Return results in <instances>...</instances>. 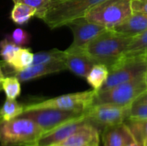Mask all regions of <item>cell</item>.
Returning <instances> with one entry per match:
<instances>
[{"instance_id": "1", "label": "cell", "mask_w": 147, "mask_h": 146, "mask_svg": "<svg viewBox=\"0 0 147 146\" xmlns=\"http://www.w3.org/2000/svg\"><path fill=\"white\" fill-rule=\"evenodd\" d=\"M133 38L112 29H106L90 42L85 51L96 63L109 68L122 58Z\"/></svg>"}, {"instance_id": "2", "label": "cell", "mask_w": 147, "mask_h": 146, "mask_svg": "<svg viewBox=\"0 0 147 146\" xmlns=\"http://www.w3.org/2000/svg\"><path fill=\"white\" fill-rule=\"evenodd\" d=\"M104 0H51L41 20L51 28L66 26Z\"/></svg>"}, {"instance_id": "3", "label": "cell", "mask_w": 147, "mask_h": 146, "mask_svg": "<svg viewBox=\"0 0 147 146\" xmlns=\"http://www.w3.org/2000/svg\"><path fill=\"white\" fill-rule=\"evenodd\" d=\"M43 134V130L28 118L17 117L11 120L0 121L2 146H37Z\"/></svg>"}, {"instance_id": "4", "label": "cell", "mask_w": 147, "mask_h": 146, "mask_svg": "<svg viewBox=\"0 0 147 146\" xmlns=\"http://www.w3.org/2000/svg\"><path fill=\"white\" fill-rule=\"evenodd\" d=\"M131 3L132 0H104L90 9L84 17L90 22L112 29L131 15Z\"/></svg>"}, {"instance_id": "5", "label": "cell", "mask_w": 147, "mask_h": 146, "mask_svg": "<svg viewBox=\"0 0 147 146\" xmlns=\"http://www.w3.org/2000/svg\"><path fill=\"white\" fill-rule=\"evenodd\" d=\"M146 89L145 75H143L129 82L116 85L111 89L103 91H97L93 105L111 103L119 106H131Z\"/></svg>"}, {"instance_id": "6", "label": "cell", "mask_w": 147, "mask_h": 146, "mask_svg": "<svg viewBox=\"0 0 147 146\" xmlns=\"http://www.w3.org/2000/svg\"><path fill=\"white\" fill-rule=\"evenodd\" d=\"M96 94V91L91 89L62 95L54 98L24 105V111L35 108H57L66 111L86 112L93 105Z\"/></svg>"}, {"instance_id": "7", "label": "cell", "mask_w": 147, "mask_h": 146, "mask_svg": "<svg viewBox=\"0 0 147 146\" xmlns=\"http://www.w3.org/2000/svg\"><path fill=\"white\" fill-rule=\"evenodd\" d=\"M109 70L108 79L99 91L111 89L145 75L147 70V58L144 56L121 58L115 65L109 67Z\"/></svg>"}, {"instance_id": "8", "label": "cell", "mask_w": 147, "mask_h": 146, "mask_svg": "<svg viewBox=\"0 0 147 146\" xmlns=\"http://www.w3.org/2000/svg\"><path fill=\"white\" fill-rule=\"evenodd\" d=\"M84 114L85 112L66 111L57 108H35L24 111L19 117L28 118L34 120L45 133L64 123L78 119Z\"/></svg>"}, {"instance_id": "9", "label": "cell", "mask_w": 147, "mask_h": 146, "mask_svg": "<svg viewBox=\"0 0 147 146\" xmlns=\"http://www.w3.org/2000/svg\"><path fill=\"white\" fill-rule=\"evenodd\" d=\"M130 107L111 103L94 104L86 110L85 115L91 124L105 128L125 122L129 117Z\"/></svg>"}, {"instance_id": "10", "label": "cell", "mask_w": 147, "mask_h": 146, "mask_svg": "<svg viewBox=\"0 0 147 146\" xmlns=\"http://www.w3.org/2000/svg\"><path fill=\"white\" fill-rule=\"evenodd\" d=\"M73 34V41L68 48L85 49L86 46L96 37L104 32L105 27L88 21L85 17H81L71 21L67 25Z\"/></svg>"}, {"instance_id": "11", "label": "cell", "mask_w": 147, "mask_h": 146, "mask_svg": "<svg viewBox=\"0 0 147 146\" xmlns=\"http://www.w3.org/2000/svg\"><path fill=\"white\" fill-rule=\"evenodd\" d=\"M65 52L64 63L66 69L76 76L86 79L90 71L96 64V61L86 52L85 49L67 48Z\"/></svg>"}, {"instance_id": "12", "label": "cell", "mask_w": 147, "mask_h": 146, "mask_svg": "<svg viewBox=\"0 0 147 146\" xmlns=\"http://www.w3.org/2000/svg\"><path fill=\"white\" fill-rule=\"evenodd\" d=\"M89 120L84 114V116L70 120L66 123H64L58 127L45 133L41 138L40 139L37 146H53L68 137H70L71 134H73L78 129H79L83 125L87 123Z\"/></svg>"}, {"instance_id": "13", "label": "cell", "mask_w": 147, "mask_h": 146, "mask_svg": "<svg viewBox=\"0 0 147 146\" xmlns=\"http://www.w3.org/2000/svg\"><path fill=\"white\" fill-rule=\"evenodd\" d=\"M100 133L97 126L90 121L83 125L73 134L53 146H99Z\"/></svg>"}, {"instance_id": "14", "label": "cell", "mask_w": 147, "mask_h": 146, "mask_svg": "<svg viewBox=\"0 0 147 146\" xmlns=\"http://www.w3.org/2000/svg\"><path fill=\"white\" fill-rule=\"evenodd\" d=\"M65 70H67L65 63L62 61H58V62L31 65L22 71H15L14 76H16L20 80V82H27L47 75L58 73Z\"/></svg>"}, {"instance_id": "15", "label": "cell", "mask_w": 147, "mask_h": 146, "mask_svg": "<svg viewBox=\"0 0 147 146\" xmlns=\"http://www.w3.org/2000/svg\"><path fill=\"white\" fill-rule=\"evenodd\" d=\"M135 139L125 122L103 128L102 146H127Z\"/></svg>"}, {"instance_id": "16", "label": "cell", "mask_w": 147, "mask_h": 146, "mask_svg": "<svg viewBox=\"0 0 147 146\" xmlns=\"http://www.w3.org/2000/svg\"><path fill=\"white\" fill-rule=\"evenodd\" d=\"M112 30L134 37L147 30V14L141 12H133L122 23L112 28Z\"/></svg>"}, {"instance_id": "17", "label": "cell", "mask_w": 147, "mask_h": 146, "mask_svg": "<svg viewBox=\"0 0 147 146\" xmlns=\"http://www.w3.org/2000/svg\"><path fill=\"white\" fill-rule=\"evenodd\" d=\"M109 74V70L107 65L96 63L90 71L86 77V81L91 86L92 89L97 92L101 89V88L107 81Z\"/></svg>"}, {"instance_id": "18", "label": "cell", "mask_w": 147, "mask_h": 146, "mask_svg": "<svg viewBox=\"0 0 147 146\" xmlns=\"http://www.w3.org/2000/svg\"><path fill=\"white\" fill-rule=\"evenodd\" d=\"M147 51V30L134 36L127 47L122 58H134L144 56Z\"/></svg>"}, {"instance_id": "19", "label": "cell", "mask_w": 147, "mask_h": 146, "mask_svg": "<svg viewBox=\"0 0 147 146\" xmlns=\"http://www.w3.org/2000/svg\"><path fill=\"white\" fill-rule=\"evenodd\" d=\"M37 13L36 9L22 3H15L10 13L11 20L17 25L26 24Z\"/></svg>"}, {"instance_id": "20", "label": "cell", "mask_w": 147, "mask_h": 146, "mask_svg": "<svg viewBox=\"0 0 147 146\" xmlns=\"http://www.w3.org/2000/svg\"><path fill=\"white\" fill-rule=\"evenodd\" d=\"M33 61L34 53L29 48L20 47L7 65H9L14 71H19L31 65Z\"/></svg>"}, {"instance_id": "21", "label": "cell", "mask_w": 147, "mask_h": 146, "mask_svg": "<svg viewBox=\"0 0 147 146\" xmlns=\"http://www.w3.org/2000/svg\"><path fill=\"white\" fill-rule=\"evenodd\" d=\"M24 111V105L15 99L7 98L0 108V121H8L19 117Z\"/></svg>"}, {"instance_id": "22", "label": "cell", "mask_w": 147, "mask_h": 146, "mask_svg": "<svg viewBox=\"0 0 147 146\" xmlns=\"http://www.w3.org/2000/svg\"><path fill=\"white\" fill-rule=\"evenodd\" d=\"M125 123L130 129L136 142L142 144L147 139V119L131 120L127 119Z\"/></svg>"}, {"instance_id": "23", "label": "cell", "mask_w": 147, "mask_h": 146, "mask_svg": "<svg viewBox=\"0 0 147 146\" xmlns=\"http://www.w3.org/2000/svg\"><path fill=\"white\" fill-rule=\"evenodd\" d=\"M65 52L59 49H51L49 51H43L34 53V61L32 65L51 63V62H64Z\"/></svg>"}, {"instance_id": "24", "label": "cell", "mask_w": 147, "mask_h": 146, "mask_svg": "<svg viewBox=\"0 0 147 146\" xmlns=\"http://www.w3.org/2000/svg\"><path fill=\"white\" fill-rule=\"evenodd\" d=\"M2 88L6 97L9 99L16 100L21 95V82L14 75L3 78Z\"/></svg>"}, {"instance_id": "25", "label": "cell", "mask_w": 147, "mask_h": 146, "mask_svg": "<svg viewBox=\"0 0 147 146\" xmlns=\"http://www.w3.org/2000/svg\"><path fill=\"white\" fill-rule=\"evenodd\" d=\"M20 47L21 46H16L6 37L0 41V55L5 64H8L11 60L13 56Z\"/></svg>"}, {"instance_id": "26", "label": "cell", "mask_w": 147, "mask_h": 146, "mask_svg": "<svg viewBox=\"0 0 147 146\" xmlns=\"http://www.w3.org/2000/svg\"><path fill=\"white\" fill-rule=\"evenodd\" d=\"M5 37L11 42L21 47L28 45L31 39L30 34L22 28H16L11 34H7Z\"/></svg>"}, {"instance_id": "27", "label": "cell", "mask_w": 147, "mask_h": 146, "mask_svg": "<svg viewBox=\"0 0 147 146\" xmlns=\"http://www.w3.org/2000/svg\"><path fill=\"white\" fill-rule=\"evenodd\" d=\"M13 1H14V3H25L28 6H31V7L36 9L37 13H36L35 16L39 19H41V17L44 15L45 11L47 10L51 0H13Z\"/></svg>"}, {"instance_id": "28", "label": "cell", "mask_w": 147, "mask_h": 146, "mask_svg": "<svg viewBox=\"0 0 147 146\" xmlns=\"http://www.w3.org/2000/svg\"><path fill=\"white\" fill-rule=\"evenodd\" d=\"M131 120H145L147 119V103L134 102L130 107L129 117Z\"/></svg>"}, {"instance_id": "29", "label": "cell", "mask_w": 147, "mask_h": 146, "mask_svg": "<svg viewBox=\"0 0 147 146\" xmlns=\"http://www.w3.org/2000/svg\"><path fill=\"white\" fill-rule=\"evenodd\" d=\"M133 12H141L147 14V0H132Z\"/></svg>"}, {"instance_id": "30", "label": "cell", "mask_w": 147, "mask_h": 146, "mask_svg": "<svg viewBox=\"0 0 147 146\" xmlns=\"http://www.w3.org/2000/svg\"><path fill=\"white\" fill-rule=\"evenodd\" d=\"M135 102H145V103H147V89L145 92H143V93L135 100Z\"/></svg>"}, {"instance_id": "31", "label": "cell", "mask_w": 147, "mask_h": 146, "mask_svg": "<svg viewBox=\"0 0 147 146\" xmlns=\"http://www.w3.org/2000/svg\"><path fill=\"white\" fill-rule=\"evenodd\" d=\"M3 78H4V75H3V72L2 67L0 65V91L3 89L2 85H3Z\"/></svg>"}, {"instance_id": "32", "label": "cell", "mask_w": 147, "mask_h": 146, "mask_svg": "<svg viewBox=\"0 0 147 146\" xmlns=\"http://www.w3.org/2000/svg\"><path fill=\"white\" fill-rule=\"evenodd\" d=\"M127 146H143L142 144H140V143H138V142H134V143H132V144H130V145H128Z\"/></svg>"}, {"instance_id": "33", "label": "cell", "mask_w": 147, "mask_h": 146, "mask_svg": "<svg viewBox=\"0 0 147 146\" xmlns=\"http://www.w3.org/2000/svg\"><path fill=\"white\" fill-rule=\"evenodd\" d=\"M145 82H146V84L147 87V70L146 71V73H145Z\"/></svg>"}, {"instance_id": "34", "label": "cell", "mask_w": 147, "mask_h": 146, "mask_svg": "<svg viewBox=\"0 0 147 146\" xmlns=\"http://www.w3.org/2000/svg\"><path fill=\"white\" fill-rule=\"evenodd\" d=\"M143 146H147V139L144 141V143H143Z\"/></svg>"}, {"instance_id": "35", "label": "cell", "mask_w": 147, "mask_h": 146, "mask_svg": "<svg viewBox=\"0 0 147 146\" xmlns=\"http://www.w3.org/2000/svg\"><path fill=\"white\" fill-rule=\"evenodd\" d=\"M144 57H146V58H147V51L146 52V53L144 54Z\"/></svg>"}]
</instances>
